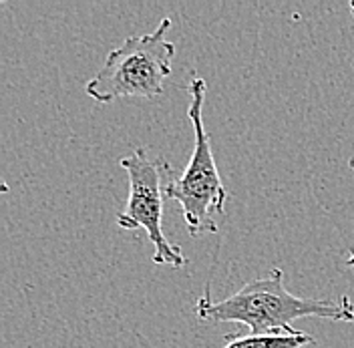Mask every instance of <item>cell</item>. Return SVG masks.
<instances>
[{
	"label": "cell",
	"instance_id": "4",
	"mask_svg": "<svg viewBox=\"0 0 354 348\" xmlns=\"http://www.w3.org/2000/svg\"><path fill=\"white\" fill-rule=\"evenodd\" d=\"M121 167L129 177V197L117 223L123 230H145L149 241L155 246V264L183 268L185 256L179 246L169 244L163 234V179L171 177V167L163 157H149L145 147H135L129 155L121 157Z\"/></svg>",
	"mask_w": 354,
	"mask_h": 348
},
{
	"label": "cell",
	"instance_id": "7",
	"mask_svg": "<svg viewBox=\"0 0 354 348\" xmlns=\"http://www.w3.org/2000/svg\"><path fill=\"white\" fill-rule=\"evenodd\" d=\"M351 12H353V17H354V0L351 2Z\"/></svg>",
	"mask_w": 354,
	"mask_h": 348
},
{
	"label": "cell",
	"instance_id": "8",
	"mask_svg": "<svg viewBox=\"0 0 354 348\" xmlns=\"http://www.w3.org/2000/svg\"><path fill=\"white\" fill-rule=\"evenodd\" d=\"M348 165H351V170H354V159H351V161H348Z\"/></svg>",
	"mask_w": 354,
	"mask_h": 348
},
{
	"label": "cell",
	"instance_id": "2",
	"mask_svg": "<svg viewBox=\"0 0 354 348\" xmlns=\"http://www.w3.org/2000/svg\"><path fill=\"white\" fill-rule=\"evenodd\" d=\"M169 28L171 19H163L153 33L133 35L111 48L103 66L85 87L88 97L97 103H111L119 97H159L176 55V44L165 39Z\"/></svg>",
	"mask_w": 354,
	"mask_h": 348
},
{
	"label": "cell",
	"instance_id": "1",
	"mask_svg": "<svg viewBox=\"0 0 354 348\" xmlns=\"http://www.w3.org/2000/svg\"><path fill=\"white\" fill-rule=\"evenodd\" d=\"M203 322H240L252 334L296 332L292 322L300 318H326L332 322H354V304L348 296L340 300H316L294 296L284 286V272L272 268L268 276L242 286L230 298L214 302L205 292L196 302Z\"/></svg>",
	"mask_w": 354,
	"mask_h": 348
},
{
	"label": "cell",
	"instance_id": "3",
	"mask_svg": "<svg viewBox=\"0 0 354 348\" xmlns=\"http://www.w3.org/2000/svg\"><path fill=\"white\" fill-rule=\"evenodd\" d=\"M189 107L187 117L194 125L196 145L189 163L181 177L169 179L165 183V197L181 205L183 219L189 236L198 238L203 234L218 232V216H223V205L227 199V190L221 183L220 172L212 152V135L203 125V101H205V81L192 79L187 85Z\"/></svg>",
	"mask_w": 354,
	"mask_h": 348
},
{
	"label": "cell",
	"instance_id": "6",
	"mask_svg": "<svg viewBox=\"0 0 354 348\" xmlns=\"http://www.w3.org/2000/svg\"><path fill=\"white\" fill-rule=\"evenodd\" d=\"M346 266L354 270V250H351V252H348V260H346Z\"/></svg>",
	"mask_w": 354,
	"mask_h": 348
},
{
	"label": "cell",
	"instance_id": "5",
	"mask_svg": "<svg viewBox=\"0 0 354 348\" xmlns=\"http://www.w3.org/2000/svg\"><path fill=\"white\" fill-rule=\"evenodd\" d=\"M223 348H302L314 345V338L302 332H274V334H225Z\"/></svg>",
	"mask_w": 354,
	"mask_h": 348
}]
</instances>
